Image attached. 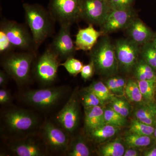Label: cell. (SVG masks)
Returning <instances> with one entry per match:
<instances>
[{
	"instance_id": "cell-25",
	"label": "cell",
	"mask_w": 156,
	"mask_h": 156,
	"mask_svg": "<svg viewBox=\"0 0 156 156\" xmlns=\"http://www.w3.org/2000/svg\"><path fill=\"white\" fill-rule=\"evenodd\" d=\"M143 98L146 102L154 100L156 89V80H137Z\"/></svg>"
},
{
	"instance_id": "cell-43",
	"label": "cell",
	"mask_w": 156,
	"mask_h": 156,
	"mask_svg": "<svg viewBox=\"0 0 156 156\" xmlns=\"http://www.w3.org/2000/svg\"><path fill=\"white\" fill-rule=\"evenodd\" d=\"M153 40L154 41L155 43L156 44V36L154 38Z\"/></svg>"
},
{
	"instance_id": "cell-38",
	"label": "cell",
	"mask_w": 156,
	"mask_h": 156,
	"mask_svg": "<svg viewBox=\"0 0 156 156\" xmlns=\"http://www.w3.org/2000/svg\"><path fill=\"white\" fill-rule=\"evenodd\" d=\"M11 101L10 92L5 89H2L0 90V104L1 105L7 104Z\"/></svg>"
},
{
	"instance_id": "cell-19",
	"label": "cell",
	"mask_w": 156,
	"mask_h": 156,
	"mask_svg": "<svg viewBox=\"0 0 156 156\" xmlns=\"http://www.w3.org/2000/svg\"><path fill=\"white\" fill-rule=\"evenodd\" d=\"M136 119L143 123L156 127V103L154 101L143 104L135 112Z\"/></svg>"
},
{
	"instance_id": "cell-1",
	"label": "cell",
	"mask_w": 156,
	"mask_h": 156,
	"mask_svg": "<svg viewBox=\"0 0 156 156\" xmlns=\"http://www.w3.org/2000/svg\"><path fill=\"white\" fill-rule=\"evenodd\" d=\"M26 23L29 27L37 49L45 40L52 35L54 23L49 11L37 4L23 5Z\"/></svg>"
},
{
	"instance_id": "cell-21",
	"label": "cell",
	"mask_w": 156,
	"mask_h": 156,
	"mask_svg": "<svg viewBox=\"0 0 156 156\" xmlns=\"http://www.w3.org/2000/svg\"><path fill=\"white\" fill-rule=\"evenodd\" d=\"M66 152L69 156H89L91 154L89 147L81 137L70 141Z\"/></svg>"
},
{
	"instance_id": "cell-16",
	"label": "cell",
	"mask_w": 156,
	"mask_h": 156,
	"mask_svg": "<svg viewBox=\"0 0 156 156\" xmlns=\"http://www.w3.org/2000/svg\"><path fill=\"white\" fill-rule=\"evenodd\" d=\"M104 35L101 30H95L93 25L79 30L76 35L75 46L76 50L91 51L97 44L100 37Z\"/></svg>"
},
{
	"instance_id": "cell-18",
	"label": "cell",
	"mask_w": 156,
	"mask_h": 156,
	"mask_svg": "<svg viewBox=\"0 0 156 156\" xmlns=\"http://www.w3.org/2000/svg\"><path fill=\"white\" fill-rule=\"evenodd\" d=\"M85 109V127L89 132L105 125V109L101 105Z\"/></svg>"
},
{
	"instance_id": "cell-30",
	"label": "cell",
	"mask_w": 156,
	"mask_h": 156,
	"mask_svg": "<svg viewBox=\"0 0 156 156\" xmlns=\"http://www.w3.org/2000/svg\"><path fill=\"white\" fill-rule=\"evenodd\" d=\"M154 127L143 123L135 119L131 122L130 126V132L140 135L151 136L153 135Z\"/></svg>"
},
{
	"instance_id": "cell-12",
	"label": "cell",
	"mask_w": 156,
	"mask_h": 156,
	"mask_svg": "<svg viewBox=\"0 0 156 156\" xmlns=\"http://www.w3.org/2000/svg\"><path fill=\"white\" fill-rule=\"evenodd\" d=\"M135 17V13L132 8L110 10L104 22L100 26L101 30L105 35L126 29Z\"/></svg>"
},
{
	"instance_id": "cell-3",
	"label": "cell",
	"mask_w": 156,
	"mask_h": 156,
	"mask_svg": "<svg viewBox=\"0 0 156 156\" xmlns=\"http://www.w3.org/2000/svg\"><path fill=\"white\" fill-rule=\"evenodd\" d=\"M91 60L95 71L102 75H110L116 72L119 67L115 45L108 37L104 35L90 51Z\"/></svg>"
},
{
	"instance_id": "cell-20",
	"label": "cell",
	"mask_w": 156,
	"mask_h": 156,
	"mask_svg": "<svg viewBox=\"0 0 156 156\" xmlns=\"http://www.w3.org/2000/svg\"><path fill=\"white\" fill-rule=\"evenodd\" d=\"M133 69L137 80H156L155 71L143 59L138 61Z\"/></svg>"
},
{
	"instance_id": "cell-35",
	"label": "cell",
	"mask_w": 156,
	"mask_h": 156,
	"mask_svg": "<svg viewBox=\"0 0 156 156\" xmlns=\"http://www.w3.org/2000/svg\"><path fill=\"white\" fill-rule=\"evenodd\" d=\"M15 50L7 35L2 30L0 29V53L3 56L14 52Z\"/></svg>"
},
{
	"instance_id": "cell-8",
	"label": "cell",
	"mask_w": 156,
	"mask_h": 156,
	"mask_svg": "<svg viewBox=\"0 0 156 156\" xmlns=\"http://www.w3.org/2000/svg\"><path fill=\"white\" fill-rule=\"evenodd\" d=\"M82 0H51L49 12L60 25H72L81 19Z\"/></svg>"
},
{
	"instance_id": "cell-23",
	"label": "cell",
	"mask_w": 156,
	"mask_h": 156,
	"mask_svg": "<svg viewBox=\"0 0 156 156\" xmlns=\"http://www.w3.org/2000/svg\"><path fill=\"white\" fill-rule=\"evenodd\" d=\"M140 55L142 59L156 71V44L152 40L140 48Z\"/></svg>"
},
{
	"instance_id": "cell-13",
	"label": "cell",
	"mask_w": 156,
	"mask_h": 156,
	"mask_svg": "<svg viewBox=\"0 0 156 156\" xmlns=\"http://www.w3.org/2000/svg\"><path fill=\"white\" fill-rule=\"evenodd\" d=\"M79 115V102L75 93H73L58 113L56 120L67 134H72L78 126Z\"/></svg>"
},
{
	"instance_id": "cell-2",
	"label": "cell",
	"mask_w": 156,
	"mask_h": 156,
	"mask_svg": "<svg viewBox=\"0 0 156 156\" xmlns=\"http://www.w3.org/2000/svg\"><path fill=\"white\" fill-rule=\"evenodd\" d=\"M36 56L33 51H14L3 56L1 65L9 76L19 85H23L30 80L32 66Z\"/></svg>"
},
{
	"instance_id": "cell-42",
	"label": "cell",
	"mask_w": 156,
	"mask_h": 156,
	"mask_svg": "<svg viewBox=\"0 0 156 156\" xmlns=\"http://www.w3.org/2000/svg\"><path fill=\"white\" fill-rule=\"evenodd\" d=\"M153 135L155 138L156 139V126L154 128V131Z\"/></svg>"
},
{
	"instance_id": "cell-26",
	"label": "cell",
	"mask_w": 156,
	"mask_h": 156,
	"mask_svg": "<svg viewBox=\"0 0 156 156\" xmlns=\"http://www.w3.org/2000/svg\"><path fill=\"white\" fill-rule=\"evenodd\" d=\"M125 141L131 148L144 147L150 145L152 139L150 136L131 133L126 136Z\"/></svg>"
},
{
	"instance_id": "cell-34",
	"label": "cell",
	"mask_w": 156,
	"mask_h": 156,
	"mask_svg": "<svg viewBox=\"0 0 156 156\" xmlns=\"http://www.w3.org/2000/svg\"><path fill=\"white\" fill-rule=\"evenodd\" d=\"M111 106L114 110L126 118L130 113V106L126 100L113 96L111 100Z\"/></svg>"
},
{
	"instance_id": "cell-29",
	"label": "cell",
	"mask_w": 156,
	"mask_h": 156,
	"mask_svg": "<svg viewBox=\"0 0 156 156\" xmlns=\"http://www.w3.org/2000/svg\"><path fill=\"white\" fill-rule=\"evenodd\" d=\"M125 92L129 100L132 102L138 103L143 99L137 82L133 80H130L126 83Z\"/></svg>"
},
{
	"instance_id": "cell-14",
	"label": "cell",
	"mask_w": 156,
	"mask_h": 156,
	"mask_svg": "<svg viewBox=\"0 0 156 156\" xmlns=\"http://www.w3.org/2000/svg\"><path fill=\"white\" fill-rule=\"evenodd\" d=\"M71 26L70 24L60 25L58 32L50 46L60 59L66 60L73 57L76 51L71 36Z\"/></svg>"
},
{
	"instance_id": "cell-5",
	"label": "cell",
	"mask_w": 156,
	"mask_h": 156,
	"mask_svg": "<svg viewBox=\"0 0 156 156\" xmlns=\"http://www.w3.org/2000/svg\"><path fill=\"white\" fill-rule=\"evenodd\" d=\"M0 29L5 32L15 49L36 52L37 49L32 34L24 24L14 20L4 19L1 21Z\"/></svg>"
},
{
	"instance_id": "cell-27",
	"label": "cell",
	"mask_w": 156,
	"mask_h": 156,
	"mask_svg": "<svg viewBox=\"0 0 156 156\" xmlns=\"http://www.w3.org/2000/svg\"><path fill=\"white\" fill-rule=\"evenodd\" d=\"M101 154L103 156H122L125 149L122 144L118 140L104 145L100 149Z\"/></svg>"
},
{
	"instance_id": "cell-37",
	"label": "cell",
	"mask_w": 156,
	"mask_h": 156,
	"mask_svg": "<svg viewBox=\"0 0 156 156\" xmlns=\"http://www.w3.org/2000/svg\"><path fill=\"white\" fill-rule=\"evenodd\" d=\"M95 71L94 63L91 60L89 63L83 66L80 73L81 77L85 80H89L92 77Z\"/></svg>"
},
{
	"instance_id": "cell-39",
	"label": "cell",
	"mask_w": 156,
	"mask_h": 156,
	"mask_svg": "<svg viewBox=\"0 0 156 156\" xmlns=\"http://www.w3.org/2000/svg\"><path fill=\"white\" fill-rule=\"evenodd\" d=\"M9 76L4 70L0 71V86L5 87L8 82V77Z\"/></svg>"
},
{
	"instance_id": "cell-33",
	"label": "cell",
	"mask_w": 156,
	"mask_h": 156,
	"mask_svg": "<svg viewBox=\"0 0 156 156\" xmlns=\"http://www.w3.org/2000/svg\"><path fill=\"white\" fill-rule=\"evenodd\" d=\"M81 95V103L85 109L103 105L100 99L93 92L88 89H85V91Z\"/></svg>"
},
{
	"instance_id": "cell-32",
	"label": "cell",
	"mask_w": 156,
	"mask_h": 156,
	"mask_svg": "<svg viewBox=\"0 0 156 156\" xmlns=\"http://www.w3.org/2000/svg\"><path fill=\"white\" fill-rule=\"evenodd\" d=\"M59 66L64 67L69 74L76 76L81 73L84 65L79 59L70 57L66 59L63 63H60Z\"/></svg>"
},
{
	"instance_id": "cell-6",
	"label": "cell",
	"mask_w": 156,
	"mask_h": 156,
	"mask_svg": "<svg viewBox=\"0 0 156 156\" xmlns=\"http://www.w3.org/2000/svg\"><path fill=\"white\" fill-rule=\"evenodd\" d=\"M60 60L50 47L38 57L35 62L34 75L40 83L51 85L56 80Z\"/></svg>"
},
{
	"instance_id": "cell-22",
	"label": "cell",
	"mask_w": 156,
	"mask_h": 156,
	"mask_svg": "<svg viewBox=\"0 0 156 156\" xmlns=\"http://www.w3.org/2000/svg\"><path fill=\"white\" fill-rule=\"evenodd\" d=\"M119 130V127L105 124L92 130L89 133L90 136L93 139L100 141L114 136Z\"/></svg>"
},
{
	"instance_id": "cell-9",
	"label": "cell",
	"mask_w": 156,
	"mask_h": 156,
	"mask_svg": "<svg viewBox=\"0 0 156 156\" xmlns=\"http://www.w3.org/2000/svg\"><path fill=\"white\" fill-rule=\"evenodd\" d=\"M119 66L128 72L133 69L140 55V46L130 39H121L115 44Z\"/></svg>"
},
{
	"instance_id": "cell-28",
	"label": "cell",
	"mask_w": 156,
	"mask_h": 156,
	"mask_svg": "<svg viewBox=\"0 0 156 156\" xmlns=\"http://www.w3.org/2000/svg\"><path fill=\"white\" fill-rule=\"evenodd\" d=\"M105 125H112L119 127L125 126L126 118L114 110L111 107L105 109L104 111Z\"/></svg>"
},
{
	"instance_id": "cell-15",
	"label": "cell",
	"mask_w": 156,
	"mask_h": 156,
	"mask_svg": "<svg viewBox=\"0 0 156 156\" xmlns=\"http://www.w3.org/2000/svg\"><path fill=\"white\" fill-rule=\"evenodd\" d=\"M10 149L13 154L18 156H44L48 150L38 139L30 136L14 141Z\"/></svg>"
},
{
	"instance_id": "cell-41",
	"label": "cell",
	"mask_w": 156,
	"mask_h": 156,
	"mask_svg": "<svg viewBox=\"0 0 156 156\" xmlns=\"http://www.w3.org/2000/svg\"><path fill=\"white\" fill-rule=\"evenodd\" d=\"M145 156H156V146L149 149L144 154Z\"/></svg>"
},
{
	"instance_id": "cell-40",
	"label": "cell",
	"mask_w": 156,
	"mask_h": 156,
	"mask_svg": "<svg viewBox=\"0 0 156 156\" xmlns=\"http://www.w3.org/2000/svg\"><path fill=\"white\" fill-rule=\"evenodd\" d=\"M138 156V152L134 149L131 148L125 151L124 156Z\"/></svg>"
},
{
	"instance_id": "cell-10",
	"label": "cell",
	"mask_w": 156,
	"mask_h": 156,
	"mask_svg": "<svg viewBox=\"0 0 156 156\" xmlns=\"http://www.w3.org/2000/svg\"><path fill=\"white\" fill-rule=\"evenodd\" d=\"M42 135L47 149L53 152L66 151L70 143L67 133L50 122H46L42 127Z\"/></svg>"
},
{
	"instance_id": "cell-24",
	"label": "cell",
	"mask_w": 156,
	"mask_h": 156,
	"mask_svg": "<svg viewBox=\"0 0 156 156\" xmlns=\"http://www.w3.org/2000/svg\"><path fill=\"white\" fill-rule=\"evenodd\" d=\"M87 89L93 92L103 105L106 101L111 100L113 96L106 85L101 81L93 82Z\"/></svg>"
},
{
	"instance_id": "cell-4",
	"label": "cell",
	"mask_w": 156,
	"mask_h": 156,
	"mask_svg": "<svg viewBox=\"0 0 156 156\" xmlns=\"http://www.w3.org/2000/svg\"><path fill=\"white\" fill-rule=\"evenodd\" d=\"M2 121L11 134H22L34 130L38 125L37 117L33 113L20 108L8 110L4 113Z\"/></svg>"
},
{
	"instance_id": "cell-11",
	"label": "cell",
	"mask_w": 156,
	"mask_h": 156,
	"mask_svg": "<svg viewBox=\"0 0 156 156\" xmlns=\"http://www.w3.org/2000/svg\"><path fill=\"white\" fill-rule=\"evenodd\" d=\"M110 11L105 0H82L81 19L89 24L101 26Z\"/></svg>"
},
{
	"instance_id": "cell-17",
	"label": "cell",
	"mask_w": 156,
	"mask_h": 156,
	"mask_svg": "<svg viewBox=\"0 0 156 156\" xmlns=\"http://www.w3.org/2000/svg\"><path fill=\"white\" fill-rule=\"evenodd\" d=\"M128 38L141 46L152 41L153 33L141 20L135 17L126 28Z\"/></svg>"
},
{
	"instance_id": "cell-7",
	"label": "cell",
	"mask_w": 156,
	"mask_h": 156,
	"mask_svg": "<svg viewBox=\"0 0 156 156\" xmlns=\"http://www.w3.org/2000/svg\"><path fill=\"white\" fill-rule=\"evenodd\" d=\"M64 87L30 90L24 92L23 99L27 104L40 109L55 106L64 97L67 89Z\"/></svg>"
},
{
	"instance_id": "cell-31",
	"label": "cell",
	"mask_w": 156,
	"mask_h": 156,
	"mask_svg": "<svg viewBox=\"0 0 156 156\" xmlns=\"http://www.w3.org/2000/svg\"><path fill=\"white\" fill-rule=\"evenodd\" d=\"M126 81L124 78L119 76L113 77L106 82V86L112 93L118 95H122L125 92Z\"/></svg>"
},
{
	"instance_id": "cell-36",
	"label": "cell",
	"mask_w": 156,
	"mask_h": 156,
	"mask_svg": "<svg viewBox=\"0 0 156 156\" xmlns=\"http://www.w3.org/2000/svg\"><path fill=\"white\" fill-rule=\"evenodd\" d=\"M110 10H123L132 8L134 0H105Z\"/></svg>"
}]
</instances>
